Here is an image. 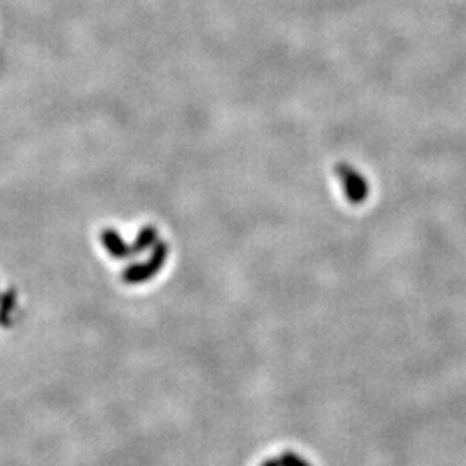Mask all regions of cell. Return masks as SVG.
I'll return each instance as SVG.
<instances>
[{
    "label": "cell",
    "mask_w": 466,
    "mask_h": 466,
    "mask_svg": "<svg viewBox=\"0 0 466 466\" xmlns=\"http://www.w3.org/2000/svg\"><path fill=\"white\" fill-rule=\"evenodd\" d=\"M154 239H156V232H154L152 228L144 230L140 233V240H138L137 244V249H145V247H149L150 244L154 242Z\"/></svg>",
    "instance_id": "277c9868"
},
{
    "label": "cell",
    "mask_w": 466,
    "mask_h": 466,
    "mask_svg": "<svg viewBox=\"0 0 466 466\" xmlns=\"http://www.w3.org/2000/svg\"><path fill=\"white\" fill-rule=\"evenodd\" d=\"M164 258H166V247H159L154 254L152 262H145L142 268H131L130 272H126V281H142L144 278L152 277L159 269L161 261H164Z\"/></svg>",
    "instance_id": "6da1fadb"
},
{
    "label": "cell",
    "mask_w": 466,
    "mask_h": 466,
    "mask_svg": "<svg viewBox=\"0 0 466 466\" xmlns=\"http://www.w3.org/2000/svg\"><path fill=\"white\" fill-rule=\"evenodd\" d=\"M278 460H280L281 466H311L304 458H300L299 454L292 453V451H285Z\"/></svg>",
    "instance_id": "3957f363"
},
{
    "label": "cell",
    "mask_w": 466,
    "mask_h": 466,
    "mask_svg": "<svg viewBox=\"0 0 466 466\" xmlns=\"http://www.w3.org/2000/svg\"><path fill=\"white\" fill-rule=\"evenodd\" d=\"M261 466H281V465H280V460H275V458H269V460H266L265 463H262Z\"/></svg>",
    "instance_id": "5b68a950"
},
{
    "label": "cell",
    "mask_w": 466,
    "mask_h": 466,
    "mask_svg": "<svg viewBox=\"0 0 466 466\" xmlns=\"http://www.w3.org/2000/svg\"><path fill=\"white\" fill-rule=\"evenodd\" d=\"M104 246L107 247L109 251H111L112 255H116V258H125L128 254L126 253V246L121 242V239H119L118 235H116L114 232H104Z\"/></svg>",
    "instance_id": "7a4b0ae2"
}]
</instances>
